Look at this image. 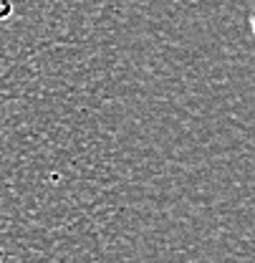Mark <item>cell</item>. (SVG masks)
<instances>
[{
  "label": "cell",
  "instance_id": "cell-1",
  "mask_svg": "<svg viewBox=\"0 0 255 263\" xmlns=\"http://www.w3.org/2000/svg\"><path fill=\"white\" fill-rule=\"evenodd\" d=\"M13 10H15V8H13V0H0V23L8 21V18L13 15Z\"/></svg>",
  "mask_w": 255,
  "mask_h": 263
},
{
  "label": "cell",
  "instance_id": "cell-2",
  "mask_svg": "<svg viewBox=\"0 0 255 263\" xmlns=\"http://www.w3.org/2000/svg\"><path fill=\"white\" fill-rule=\"evenodd\" d=\"M250 31H253V35H255V13L250 15Z\"/></svg>",
  "mask_w": 255,
  "mask_h": 263
},
{
  "label": "cell",
  "instance_id": "cell-3",
  "mask_svg": "<svg viewBox=\"0 0 255 263\" xmlns=\"http://www.w3.org/2000/svg\"><path fill=\"white\" fill-rule=\"evenodd\" d=\"M5 258H8V253H5V251L0 248V261H5Z\"/></svg>",
  "mask_w": 255,
  "mask_h": 263
}]
</instances>
